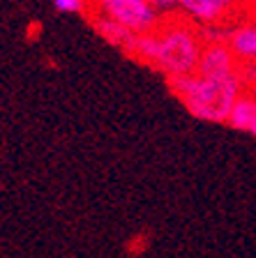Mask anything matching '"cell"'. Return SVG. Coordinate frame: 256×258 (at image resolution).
Segmentation results:
<instances>
[{"mask_svg":"<svg viewBox=\"0 0 256 258\" xmlns=\"http://www.w3.org/2000/svg\"><path fill=\"white\" fill-rule=\"evenodd\" d=\"M54 5L65 14H83L88 10V0H54Z\"/></svg>","mask_w":256,"mask_h":258,"instance_id":"9","label":"cell"},{"mask_svg":"<svg viewBox=\"0 0 256 258\" xmlns=\"http://www.w3.org/2000/svg\"><path fill=\"white\" fill-rule=\"evenodd\" d=\"M226 46L240 67L256 64V21H238L226 30Z\"/></svg>","mask_w":256,"mask_h":258,"instance_id":"6","label":"cell"},{"mask_svg":"<svg viewBox=\"0 0 256 258\" xmlns=\"http://www.w3.org/2000/svg\"><path fill=\"white\" fill-rule=\"evenodd\" d=\"M92 14L123 26L132 35H148L162 23V16L150 7L148 0H92Z\"/></svg>","mask_w":256,"mask_h":258,"instance_id":"3","label":"cell"},{"mask_svg":"<svg viewBox=\"0 0 256 258\" xmlns=\"http://www.w3.org/2000/svg\"><path fill=\"white\" fill-rule=\"evenodd\" d=\"M206 35L182 16H166L148 35H136L127 53L139 62L162 72L166 81L196 74Z\"/></svg>","mask_w":256,"mask_h":258,"instance_id":"1","label":"cell"},{"mask_svg":"<svg viewBox=\"0 0 256 258\" xmlns=\"http://www.w3.org/2000/svg\"><path fill=\"white\" fill-rule=\"evenodd\" d=\"M171 92L180 104L203 122H229L238 97L245 92V83L238 74L229 76H201L192 74L185 79L166 81Z\"/></svg>","mask_w":256,"mask_h":258,"instance_id":"2","label":"cell"},{"mask_svg":"<svg viewBox=\"0 0 256 258\" xmlns=\"http://www.w3.org/2000/svg\"><path fill=\"white\" fill-rule=\"evenodd\" d=\"M229 124L238 132H245L249 136H256V88H245L233 111H231Z\"/></svg>","mask_w":256,"mask_h":258,"instance_id":"7","label":"cell"},{"mask_svg":"<svg viewBox=\"0 0 256 258\" xmlns=\"http://www.w3.org/2000/svg\"><path fill=\"white\" fill-rule=\"evenodd\" d=\"M92 23H95V30L99 32L107 42H111V44H116V46L129 51V46H132V42H134L136 35H132V32L125 30L123 26H118V23L109 21V19H104V16H99V14H92Z\"/></svg>","mask_w":256,"mask_h":258,"instance_id":"8","label":"cell"},{"mask_svg":"<svg viewBox=\"0 0 256 258\" xmlns=\"http://www.w3.org/2000/svg\"><path fill=\"white\" fill-rule=\"evenodd\" d=\"M240 64L233 58L231 48L226 46L224 37H208L206 35V44H203L201 62H198L196 74L201 76H229L238 74Z\"/></svg>","mask_w":256,"mask_h":258,"instance_id":"5","label":"cell"},{"mask_svg":"<svg viewBox=\"0 0 256 258\" xmlns=\"http://www.w3.org/2000/svg\"><path fill=\"white\" fill-rule=\"evenodd\" d=\"M247 0H178L182 19L201 28H217L242 14Z\"/></svg>","mask_w":256,"mask_h":258,"instance_id":"4","label":"cell"},{"mask_svg":"<svg viewBox=\"0 0 256 258\" xmlns=\"http://www.w3.org/2000/svg\"><path fill=\"white\" fill-rule=\"evenodd\" d=\"M150 7L157 12V14L162 16V19H166V16H173L178 12V0H148Z\"/></svg>","mask_w":256,"mask_h":258,"instance_id":"10","label":"cell"}]
</instances>
